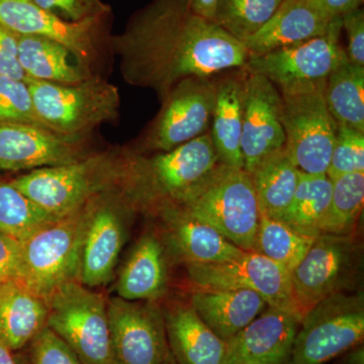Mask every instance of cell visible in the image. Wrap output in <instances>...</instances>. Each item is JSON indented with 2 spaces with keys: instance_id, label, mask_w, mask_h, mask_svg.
<instances>
[{
  "instance_id": "obj_1",
  "label": "cell",
  "mask_w": 364,
  "mask_h": 364,
  "mask_svg": "<svg viewBox=\"0 0 364 364\" xmlns=\"http://www.w3.org/2000/svg\"><path fill=\"white\" fill-rule=\"evenodd\" d=\"M109 45L124 80L154 91L159 100L182 79L242 69L248 58L243 43L186 0H152Z\"/></svg>"
},
{
  "instance_id": "obj_2",
  "label": "cell",
  "mask_w": 364,
  "mask_h": 364,
  "mask_svg": "<svg viewBox=\"0 0 364 364\" xmlns=\"http://www.w3.org/2000/svg\"><path fill=\"white\" fill-rule=\"evenodd\" d=\"M210 133L168 152L140 153L119 148L114 188L134 212L157 215L181 205L217 166Z\"/></svg>"
},
{
  "instance_id": "obj_3",
  "label": "cell",
  "mask_w": 364,
  "mask_h": 364,
  "mask_svg": "<svg viewBox=\"0 0 364 364\" xmlns=\"http://www.w3.org/2000/svg\"><path fill=\"white\" fill-rule=\"evenodd\" d=\"M33 107L47 130L74 139H87L102 124L116 123L121 97L105 76L92 75L77 85H57L26 78Z\"/></svg>"
},
{
  "instance_id": "obj_4",
  "label": "cell",
  "mask_w": 364,
  "mask_h": 364,
  "mask_svg": "<svg viewBox=\"0 0 364 364\" xmlns=\"http://www.w3.org/2000/svg\"><path fill=\"white\" fill-rule=\"evenodd\" d=\"M246 252H255L259 210L252 178L245 169L218 163L181 205Z\"/></svg>"
},
{
  "instance_id": "obj_5",
  "label": "cell",
  "mask_w": 364,
  "mask_h": 364,
  "mask_svg": "<svg viewBox=\"0 0 364 364\" xmlns=\"http://www.w3.org/2000/svg\"><path fill=\"white\" fill-rule=\"evenodd\" d=\"M117 154L119 148L95 153L82 161L31 170L9 182L47 214L61 219L114 188Z\"/></svg>"
},
{
  "instance_id": "obj_6",
  "label": "cell",
  "mask_w": 364,
  "mask_h": 364,
  "mask_svg": "<svg viewBox=\"0 0 364 364\" xmlns=\"http://www.w3.org/2000/svg\"><path fill=\"white\" fill-rule=\"evenodd\" d=\"M85 227V205L21 241L18 282L47 299L60 287L78 280Z\"/></svg>"
},
{
  "instance_id": "obj_7",
  "label": "cell",
  "mask_w": 364,
  "mask_h": 364,
  "mask_svg": "<svg viewBox=\"0 0 364 364\" xmlns=\"http://www.w3.org/2000/svg\"><path fill=\"white\" fill-rule=\"evenodd\" d=\"M47 327L63 340L81 364H112L107 299L78 280L47 299Z\"/></svg>"
},
{
  "instance_id": "obj_8",
  "label": "cell",
  "mask_w": 364,
  "mask_h": 364,
  "mask_svg": "<svg viewBox=\"0 0 364 364\" xmlns=\"http://www.w3.org/2000/svg\"><path fill=\"white\" fill-rule=\"evenodd\" d=\"M363 337V293L333 294L304 315L287 364H325Z\"/></svg>"
},
{
  "instance_id": "obj_9",
  "label": "cell",
  "mask_w": 364,
  "mask_h": 364,
  "mask_svg": "<svg viewBox=\"0 0 364 364\" xmlns=\"http://www.w3.org/2000/svg\"><path fill=\"white\" fill-rule=\"evenodd\" d=\"M341 18L333 20L329 30L314 39L261 55H248L243 70L264 76L279 93H294L325 85L337 66L348 60L339 43Z\"/></svg>"
},
{
  "instance_id": "obj_10",
  "label": "cell",
  "mask_w": 364,
  "mask_h": 364,
  "mask_svg": "<svg viewBox=\"0 0 364 364\" xmlns=\"http://www.w3.org/2000/svg\"><path fill=\"white\" fill-rule=\"evenodd\" d=\"M102 18L70 21L41 9L32 0H0V26L18 35L39 36L60 43L90 75L104 76L107 48L111 50L109 39L102 36Z\"/></svg>"
},
{
  "instance_id": "obj_11",
  "label": "cell",
  "mask_w": 364,
  "mask_h": 364,
  "mask_svg": "<svg viewBox=\"0 0 364 364\" xmlns=\"http://www.w3.org/2000/svg\"><path fill=\"white\" fill-rule=\"evenodd\" d=\"M215 98L214 76L182 79L160 100L159 112L142 135L127 147L140 153L168 152L205 135Z\"/></svg>"
},
{
  "instance_id": "obj_12",
  "label": "cell",
  "mask_w": 364,
  "mask_h": 364,
  "mask_svg": "<svg viewBox=\"0 0 364 364\" xmlns=\"http://www.w3.org/2000/svg\"><path fill=\"white\" fill-rule=\"evenodd\" d=\"M363 249L352 234H321L291 272L296 306L305 315L333 294L351 291L360 275Z\"/></svg>"
},
{
  "instance_id": "obj_13",
  "label": "cell",
  "mask_w": 364,
  "mask_h": 364,
  "mask_svg": "<svg viewBox=\"0 0 364 364\" xmlns=\"http://www.w3.org/2000/svg\"><path fill=\"white\" fill-rule=\"evenodd\" d=\"M325 85L294 93H280V123L284 149L299 171L327 174L337 123L328 111Z\"/></svg>"
},
{
  "instance_id": "obj_14",
  "label": "cell",
  "mask_w": 364,
  "mask_h": 364,
  "mask_svg": "<svg viewBox=\"0 0 364 364\" xmlns=\"http://www.w3.org/2000/svg\"><path fill=\"white\" fill-rule=\"evenodd\" d=\"M133 213L116 188L102 191L86 203L78 277L83 286L104 287L114 279Z\"/></svg>"
},
{
  "instance_id": "obj_15",
  "label": "cell",
  "mask_w": 364,
  "mask_h": 364,
  "mask_svg": "<svg viewBox=\"0 0 364 364\" xmlns=\"http://www.w3.org/2000/svg\"><path fill=\"white\" fill-rule=\"evenodd\" d=\"M195 289L239 291L260 294L268 306L296 314L291 272L279 263L257 252H245L238 259L217 263L184 264Z\"/></svg>"
},
{
  "instance_id": "obj_16",
  "label": "cell",
  "mask_w": 364,
  "mask_h": 364,
  "mask_svg": "<svg viewBox=\"0 0 364 364\" xmlns=\"http://www.w3.org/2000/svg\"><path fill=\"white\" fill-rule=\"evenodd\" d=\"M112 364H162L168 354L163 308L157 301L107 299Z\"/></svg>"
},
{
  "instance_id": "obj_17",
  "label": "cell",
  "mask_w": 364,
  "mask_h": 364,
  "mask_svg": "<svg viewBox=\"0 0 364 364\" xmlns=\"http://www.w3.org/2000/svg\"><path fill=\"white\" fill-rule=\"evenodd\" d=\"M92 154L87 139L69 138L30 124H0V169L6 171L68 165Z\"/></svg>"
},
{
  "instance_id": "obj_18",
  "label": "cell",
  "mask_w": 364,
  "mask_h": 364,
  "mask_svg": "<svg viewBox=\"0 0 364 364\" xmlns=\"http://www.w3.org/2000/svg\"><path fill=\"white\" fill-rule=\"evenodd\" d=\"M280 102L279 91L267 78L246 72L241 148L248 173L261 160L284 147Z\"/></svg>"
},
{
  "instance_id": "obj_19",
  "label": "cell",
  "mask_w": 364,
  "mask_h": 364,
  "mask_svg": "<svg viewBox=\"0 0 364 364\" xmlns=\"http://www.w3.org/2000/svg\"><path fill=\"white\" fill-rule=\"evenodd\" d=\"M301 318L267 308L227 342L223 364H287Z\"/></svg>"
},
{
  "instance_id": "obj_20",
  "label": "cell",
  "mask_w": 364,
  "mask_h": 364,
  "mask_svg": "<svg viewBox=\"0 0 364 364\" xmlns=\"http://www.w3.org/2000/svg\"><path fill=\"white\" fill-rule=\"evenodd\" d=\"M156 215L161 220V240L167 254L183 264L227 262L246 252L181 208H163Z\"/></svg>"
},
{
  "instance_id": "obj_21",
  "label": "cell",
  "mask_w": 364,
  "mask_h": 364,
  "mask_svg": "<svg viewBox=\"0 0 364 364\" xmlns=\"http://www.w3.org/2000/svg\"><path fill=\"white\" fill-rule=\"evenodd\" d=\"M334 18L311 0H284L270 20L243 44L248 55L264 54L324 35Z\"/></svg>"
},
{
  "instance_id": "obj_22",
  "label": "cell",
  "mask_w": 364,
  "mask_h": 364,
  "mask_svg": "<svg viewBox=\"0 0 364 364\" xmlns=\"http://www.w3.org/2000/svg\"><path fill=\"white\" fill-rule=\"evenodd\" d=\"M169 351L177 364H223L227 342L196 315L189 304L163 308Z\"/></svg>"
},
{
  "instance_id": "obj_23",
  "label": "cell",
  "mask_w": 364,
  "mask_h": 364,
  "mask_svg": "<svg viewBox=\"0 0 364 364\" xmlns=\"http://www.w3.org/2000/svg\"><path fill=\"white\" fill-rule=\"evenodd\" d=\"M246 72L227 73L215 80V98L210 136L219 163L244 169L242 154L244 81Z\"/></svg>"
},
{
  "instance_id": "obj_24",
  "label": "cell",
  "mask_w": 364,
  "mask_h": 364,
  "mask_svg": "<svg viewBox=\"0 0 364 364\" xmlns=\"http://www.w3.org/2000/svg\"><path fill=\"white\" fill-rule=\"evenodd\" d=\"M167 287L166 249L156 235H144L119 273L117 296L127 301H158L167 293Z\"/></svg>"
},
{
  "instance_id": "obj_25",
  "label": "cell",
  "mask_w": 364,
  "mask_h": 364,
  "mask_svg": "<svg viewBox=\"0 0 364 364\" xmlns=\"http://www.w3.org/2000/svg\"><path fill=\"white\" fill-rule=\"evenodd\" d=\"M189 306L213 332L228 342L258 317L268 304L260 294L247 289H195Z\"/></svg>"
},
{
  "instance_id": "obj_26",
  "label": "cell",
  "mask_w": 364,
  "mask_h": 364,
  "mask_svg": "<svg viewBox=\"0 0 364 364\" xmlns=\"http://www.w3.org/2000/svg\"><path fill=\"white\" fill-rule=\"evenodd\" d=\"M47 301L18 279L0 287V341L11 351L20 350L47 327Z\"/></svg>"
},
{
  "instance_id": "obj_27",
  "label": "cell",
  "mask_w": 364,
  "mask_h": 364,
  "mask_svg": "<svg viewBox=\"0 0 364 364\" xmlns=\"http://www.w3.org/2000/svg\"><path fill=\"white\" fill-rule=\"evenodd\" d=\"M18 60L26 78L57 85H77L90 74L72 63L70 51L55 41L18 35Z\"/></svg>"
},
{
  "instance_id": "obj_28",
  "label": "cell",
  "mask_w": 364,
  "mask_h": 364,
  "mask_svg": "<svg viewBox=\"0 0 364 364\" xmlns=\"http://www.w3.org/2000/svg\"><path fill=\"white\" fill-rule=\"evenodd\" d=\"M249 174L259 214L284 221L296 193L299 174L284 147L261 160Z\"/></svg>"
},
{
  "instance_id": "obj_29",
  "label": "cell",
  "mask_w": 364,
  "mask_h": 364,
  "mask_svg": "<svg viewBox=\"0 0 364 364\" xmlns=\"http://www.w3.org/2000/svg\"><path fill=\"white\" fill-rule=\"evenodd\" d=\"M325 100L337 124L364 133V67L349 60L337 66L326 81Z\"/></svg>"
},
{
  "instance_id": "obj_30",
  "label": "cell",
  "mask_w": 364,
  "mask_h": 364,
  "mask_svg": "<svg viewBox=\"0 0 364 364\" xmlns=\"http://www.w3.org/2000/svg\"><path fill=\"white\" fill-rule=\"evenodd\" d=\"M332 196V181L327 174L299 171L298 186L284 222L299 233L317 237L322 233Z\"/></svg>"
},
{
  "instance_id": "obj_31",
  "label": "cell",
  "mask_w": 364,
  "mask_h": 364,
  "mask_svg": "<svg viewBox=\"0 0 364 364\" xmlns=\"http://www.w3.org/2000/svg\"><path fill=\"white\" fill-rule=\"evenodd\" d=\"M315 239V236L299 233L286 222L259 214L255 252L291 272L304 259Z\"/></svg>"
},
{
  "instance_id": "obj_32",
  "label": "cell",
  "mask_w": 364,
  "mask_h": 364,
  "mask_svg": "<svg viewBox=\"0 0 364 364\" xmlns=\"http://www.w3.org/2000/svg\"><path fill=\"white\" fill-rule=\"evenodd\" d=\"M331 181V202L321 234L350 235L363 210L364 172L342 174Z\"/></svg>"
},
{
  "instance_id": "obj_33",
  "label": "cell",
  "mask_w": 364,
  "mask_h": 364,
  "mask_svg": "<svg viewBox=\"0 0 364 364\" xmlns=\"http://www.w3.org/2000/svg\"><path fill=\"white\" fill-rule=\"evenodd\" d=\"M284 0H219L213 21L243 43L262 28Z\"/></svg>"
},
{
  "instance_id": "obj_34",
  "label": "cell",
  "mask_w": 364,
  "mask_h": 364,
  "mask_svg": "<svg viewBox=\"0 0 364 364\" xmlns=\"http://www.w3.org/2000/svg\"><path fill=\"white\" fill-rule=\"evenodd\" d=\"M55 220L11 182L0 181V233L23 241Z\"/></svg>"
},
{
  "instance_id": "obj_35",
  "label": "cell",
  "mask_w": 364,
  "mask_h": 364,
  "mask_svg": "<svg viewBox=\"0 0 364 364\" xmlns=\"http://www.w3.org/2000/svg\"><path fill=\"white\" fill-rule=\"evenodd\" d=\"M0 124H41L26 80L0 77ZM45 129V128H44Z\"/></svg>"
},
{
  "instance_id": "obj_36",
  "label": "cell",
  "mask_w": 364,
  "mask_h": 364,
  "mask_svg": "<svg viewBox=\"0 0 364 364\" xmlns=\"http://www.w3.org/2000/svg\"><path fill=\"white\" fill-rule=\"evenodd\" d=\"M354 172H364V133L337 124L327 176L333 179Z\"/></svg>"
},
{
  "instance_id": "obj_37",
  "label": "cell",
  "mask_w": 364,
  "mask_h": 364,
  "mask_svg": "<svg viewBox=\"0 0 364 364\" xmlns=\"http://www.w3.org/2000/svg\"><path fill=\"white\" fill-rule=\"evenodd\" d=\"M33 364H81L70 347L46 327L32 341Z\"/></svg>"
},
{
  "instance_id": "obj_38",
  "label": "cell",
  "mask_w": 364,
  "mask_h": 364,
  "mask_svg": "<svg viewBox=\"0 0 364 364\" xmlns=\"http://www.w3.org/2000/svg\"><path fill=\"white\" fill-rule=\"evenodd\" d=\"M45 11L61 16L64 20L80 21L90 18H105L109 7L102 0H32Z\"/></svg>"
},
{
  "instance_id": "obj_39",
  "label": "cell",
  "mask_w": 364,
  "mask_h": 364,
  "mask_svg": "<svg viewBox=\"0 0 364 364\" xmlns=\"http://www.w3.org/2000/svg\"><path fill=\"white\" fill-rule=\"evenodd\" d=\"M342 28L346 32L348 46L347 58L354 65L364 67V14L363 9H353L341 16Z\"/></svg>"
},
{
  "instance_id": "obj_40",
  "label": "cell",
  "mask_w": 364,
  "mask_h": 364,
  "mask_svg": "<svg viewBox=\"0 0 364 364\" xmlns=\"http://www.w3.org/2000/svg\"><path fill=\"white\" fill-rule=\"evenodd\" d=\"M0 77L26 80L18 60V33L0 26Z\"/></svg>"
},
{
  "instance_id": "obj_41",
  "label": "cell",
  "mask_w": 364,
  "mask_h": 364,
  "mask_svg": "<svg viewBox=\"0 0 364 364\" xmlns=\"http://www.w3.org/2000/svg\"><path fill=\"white\" fill-rule=\"evenodd\" d=\"M21 268V241L0 233V287L18 279Z\"/></svg>"
},
{
  "instance_id": "obj_42",
  "label": "cell",
  "mask_w": 364,
  "mask_h": 364,
  "mask_svg": "<svg viewBox=\"0 0 364 364\" xmlns=\"http://www.w3.org/2000/svg\"><path fill=\"white\" fill-rule=\"evenodd\" d=\"M318 9L331 18H341L343 14L358 9L363 0H311Z\"/></svg>"
},
{
  "instance_id": "obj_43",
  "label": "cell",
  "mask_w": 364,
  "mask_h": 364,
  "mask_svg": "<svg viewBox=\"0 0 364 364\" xmlns=\"http://www.w3.org/2000/svg\"><path fill=\"white\" fill-rule=\"evenodd\" d=\"M191 9L208 21L214 18L215 7L219 0H186Z\"/></svg>"
},
{
  "instance_id": "obj_44",
  "label": "cell",
  "mask_w": 364,
  "mask_h": 364,
  "mask_svg": "<svg viewBox=\"0 0 364 364\" xmlns=\"http://www.w3.org/2000/svg\"><path fill=\"white\" fill-rule=\"evenodd\" d=\"M347 353L340 358L338 364H364V349L363 343L352 347Z\"/></svg>"
},
{
  "instance_id": "obj_45",
  "label": "cell",
  "mask_w": 364,
  "mask_h": 364,
  "mask_svg": "<svg viewBox=\"0 0 364 364\" xmlns=\"http://www.w3.org/2000/svg\"><path fill=\"white\" fill-rule=\"evenodd\" d=\"M0 364H16L11 351L0 341Z\"/></svg>"
},
{
  "instance_id": "obj_46",
  "label": "cell",
  "mask_w": 364,
  "mask_h": 364,
  "mask_svg": "<svg viewBox=\"0 0 364 364\" xmlns=\"http://www.w3.org/2000/svg\"><path fill=\"white\" fill-rule=\"evenodd\" d=\"M162 364H177L176 359L172 356L171 352H168L166 358H165V360L163 361Z\"/></svg>"
},
{
  "instance_id": "obj_47",
  "label": "cell",
  "mask_w": 364,
  "mask_h": 364,
  "mask_svg": "<svg viewBox=\"0 0 364 364\" xmlns=\"http://www.w3.org/2000/svg\"><path fill=\"white\" fill-rule=\"evenodd\" d=\"M251 364H259V363H251Z\"/></svg>"
}]
</instances>
